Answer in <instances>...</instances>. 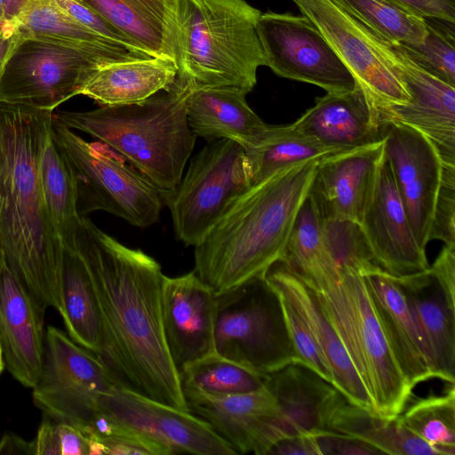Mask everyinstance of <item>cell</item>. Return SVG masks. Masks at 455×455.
Wrapping results in <instances>:
<instances>
[{
  "label": "cell",
  "instance_id": "6da1fadb",
  "mask_svg": "<svg viewBox=\"0 0 455 455\" xmlns=\"http://www.w3.org/2000/svg\"><path fill=\"white\" fill-rule=\"evenodd\" d=\"M75 249L90 274L104 328L98 357L118 387L188 411L162 323L160 264L82 216Z\"/></svg>",
  "mask_w": 455,
  "mask_h": 455
},
{
  "label": "cell",
  "instance_id": "7a4b0ae2",
  "mask_svg": "<svg viewBox=\"0 0 455 455\" xmlns=\"http://www.w3.org/2000/svg\"><path fill=\"white\" fill-rule=\"evenodd\" d=\"M51 112L0 102V244L39 306L60 313L63 245L38 171L41 130Z\"/></svg>",
  "mask_w": 455,
  "mask_h": 455
},
{
  "label": "cell",
  "instance_id": "3957f363",
  "mask_svg": "<svg viewBox=\"0 0 455 455\" xmlns=\"http://www.w3.org/2000/svg\"><path fill=\"white\" fill-rule=\"evenodd\" d=\"M319 159L285 167L248 188L195 246L194 271L215 293L263 276L280 261Z\"/></svg>",
  "mask_w": 455,
  "mask_h": 455
},
{
  "label": "cell",
  "instance_id": "277c9868",
  "mask_svg": "<svg viewBox=\"0 0 455 455\" xmlns=\"http://www.w3.org/2000/svg\"><path fill=\"white\" fill-rule=\"evenodd\" d=\"M175 64L171 90L229 88L249 93L265 59L261 12L246 0H174Z\"/></svg>",
  "mask_w": 455,
  "mask_h": 455
},
{
  "label": "cell",
  "instance_id": "5b68a950",
  "mask_svg": "<svg viewBox=\"0 0 455 455\" xmlns=\"http://www.w3.org/2000/svg\"><path fill=\"white\" fill-rule=\"evenodd\" d=\"M52 120L97 139L160 193L180 183L196 140L184 98L174 91L136 104L52 113Z\"/></svg>",
  "mask_w": 455,
  "mask_h": 455
},
{
  "label": "cell",
  "instance_id": "8992f818",
  "mask_svg": "<svg viewBox=\"0 0 455 455\" xmlns=\"http://www.w3.org/2000/svg\"><path fill=\"white\" fill-rule=\"evenodd\" d=\"M312 291L367 392L373 414L398 417L412 388L384 334L365 276L341 273L327 287Z\"/></svg>",
  "mask_w": 455,
  "mask_h": 455
},
{
  "label": "cell",
  "instance_id": "52a82bcc",
  "mask_svg": "<svg viewBox=\"0 0 455 455\" xmlns=\"http://www.w3.org/2000/svg\"><path fill=\"white\" fill-rule=\"evenodd\" d=\"M214 352L259 375L299 362L280 299L265 275L216 293Z\"/></svg>",
  "mask_w": 455,
  "mask_h": 455
},
{
  "label": "cell",
  "instance_id": "ba28073f",
  "mask_svg": "<svg viewBox=\"0 0 455 455\" xmlns=\"http://www.w3.org/2000/svg\"><path fill=\"white\" fill-rule=\"evenodd\" d=\"M54 139L73 172L80 216L104 211L138 228L158 221L159 190L100 142L90 143L52 120Z\"/></svg>",
  "mask_w": 455,
  "mask_h": 455
},
{
  "label": "cell",
  "instance_id": "9c48e42d",
  "mask_svg": "<svg viewBox=\"0 0 455 455\" xmlns=\"http://www.w3.org/2000/svg\"><path fill=\"white\" fill-rule=\"evenodd\" d=\"M250 187L243 147L220 139L207 141L180 183L160 195L170 209L177 238L195 247L229 204Z\"/></svg>",
  "mask_w": 455,
  "mask_h": 455
},
{
  "label": "cell",
  "instance_id": "30bf717a",
  "mask_svg": "<svg viewBox=\"0 0 455 455\" xmlns=\"http://www.w3.org/2000/svg\"><path fill=\"white\" fill-rule=\"evenodd\" d=\"M325 38L378 112L411 96L388 61L383 40L341 0H291Z\"/></svg>",
  "mask_w": 455,
  "mask_h": 455
},
{
  "label": "cell",
  "instance_id": "8fae6325",
  "mask_svg": "<svg viewBox=\"0 0 455 455\" xmlns=\"http://www.w3.org/2000/svg\"><path fill=\"white\" fill-rule=\"evenodd\" d=\"M116 386L95 355L60 329L47 327L43 370L32 393L45 416L83 431L99 411V395Z\"/></svg>",
  "mask_w": 455,
  "mask_h": 455
},
{
  "label": "cell",
  "instance_id": "7c38bea8",
  "mask_svg": "<svg viewBox=\"0 0 455 455\" xmlns=\"http://www.w3.org/2000/svg\"><path fill=\"white\" fill-rule=\"evenodd\" d=\"M103 63L77 50L24 36L0 81V102L52 111L80 90Z\"/></svg>",
  "mask_w": 455,
  "mask_h": 455
},
{
  "label": "cell",
  "instance_id": "4fadbf2b",
  "mask_svg": "<svg viewBox=\"0 0 455 455\" xmlns=\"http://www.w3.org/2000/svg\"><path fill=\"white\" fill-rule=\"evenodd\" d=\"M265 66L278 76L319 86L327 92L355 90L350 71L303 15L261 12L256 25Z\"/></svg>",
  "mask_w": 455,
  "mask_h": 455
},
{
  "label": "cell",
  "instance_id": "5bb4252c",
  "mask_svg": "<svg viewBox=\"0 0 455 455\" xmlns=\"http://www.w3.org/2000/svg\"><path fill=\"white\" fill-rule=\"evenodd\" d=\"M98 409L116 422L167 447L172 454H235L201 418L118 386L99 395Z\"/></svg>",
  "mask_w": 455,
  "mask_h": 455
},
{
  "label": "cell",
  "instance_id": "9a60e30c",
  "mask_svg": "<svg viewBox=\"0 0 455 455\" xmlns=\"http://www.w3.org/2000/svg\"><path fill=\"white\" fill-rule=\"evenodd\" d=\"M386 56L406 87L411 100L379 112L382 123L412 128L427 137L445 165H455V87L435 76L405 52L384 38Z\"/></svg>",
  "mask_w": 455,
  "mask_h": 455
},
{
  "label": "cell",
  "instance_id": "2e32d148",
  "mask_svg": "<svg viewBox=\"0 0 455 455\" xmlns=\"http://www.w3.org/2000/svg\"><path fill=\"white\" fill-rule=\"evenodd\" d=\"M382 138L384 156L413 234L426 250L444 164L434 144L412 128L385 122Z\"/></svg>",
  "mask_w": 455,
  "mask_h": 455
},
{
  "label": "cell",
  "instance_id": "e0dca14e",
  "mask_svg": "<svg viewBox=\"0 0 455 455\" xmlns=\"http://www.w3.org/2000/svg\"><path fill=\"white\" fill-rule=\"evenodd\" d=\"M383 158V139L320 158L308 192L319 218L360 224Z\"/></svg>",
  "mask_w": 455,
  "mask_h": 455
},
{
  "label": "cell",
  "instance_id": "ac0fdd59",
  "mask_svg": "<svg viewBox=\"0 0 455 455\" xmlns=\"http://www.w3.org/2000/svg\"><path fill=\"white\" fill-rule=\"evenodd\" d=\"M161 301L164 339L178 372L214 353L216 293L195 271L164 275Z\"/></svg>",
  "mask_w": 455,
  "mask_h": 455
},
{
  "label": "cell",
  "instance_id": "d6986e66",
  "mask_svg": "<svg viewBox=\"0 0 455 455\" xmlns=\"http://www.w3.org/2000/svg\"><path fill=\"white\" fill-rule=\"evenodd\" d=\"M359 225L375 262L387 274L402 276L429 267L426 250L413 234L385 156Z\"/></svg>",
  "mask_w": 455,
  "mask_h": 455
},
{
  "label": "cell",
  "instance_id": "ffe728a7",
  "mask_svg": "<svg viewBox=\"0 0 455 455\" xmlns=\"http://www.w3.org/2000/svg\"><path fill=\"white\" fill-rule=\"evenodd\" d=\"M44 310L6 265L0 276V345L4 363L23 386L33 388L44 365Z\"/></svg>",
  "mask_w": 455,
  "mask_h": 455
},
{
  "label": "cell",
  "instance_id": "44dd1931",
  "mask_svg": "<svg viewBox=\"0 0 455 455\" xmlns=\"http://www.w3.org/2000/svg\"><path fill=\"white\" fill-rule=\"evenodd\" d=\"M265 387L277 406L273 421L275 444L284 438L327 431L328 417L341 394L299 362L265 375Z\"/></svg>",
  "mask_w": 455,
  "mask_h": 455
},
{
  "label": "cell",
  "instance_id": "7402d4cb",
  "mask_svg": "<svg viewBox=\"0 0 455 455\" xmlns=\"http://www.w3.org/2000/svg\"><path fill=\"white\" fill-rule=\"evenodd\" d=\"M189 412L205 420L235 454L267 455L274 445V396L264 387L223 397H188Z\"/></svg>",
  "mask_w": 455,
  "mask_h": 455
},
{
  "label": "cell",
  "instance_id": "603a6c76",
  "mask_svg": "<svg viewBox=\"0 0 455 455\" xmlns=\"http://www.w3.org/2000/svg\"><path fill=\"white\" fill-rule=\"evenodd\" d=\"M265 278L304 321L331 370L333 386L350 403L373 414L367 392L315 292L280 262L267 270Z\"/></svg>",
  "mask_w": 455,
  "mask_h": 455
},
{
  "label": "cell",
  "instance_id": "cb8c5ba5",
  "mask_svg": "<svg viewBox=\"0 0 455 455\" xmlns=\"http://www.w3.org/2000/svg\"><path fill=\"white\" fill-rule=\"evenodd\" d=\"M293 124L323 146L350 149L381 140L379 114L362 89L327 92Z\"/></svg>",
  "mask_w": 455,
  "mask_h": 455
},
{
  "label": "cell",
  "instance_id": "d4e9b609",
  "mask_svg": "<svg viewBox=\"0 0 455 455\" xmlns=\"http://www.w3.org/2000/svg\"><path fill=\"white\" fill-rule=\"evenodd\" d=\"M423 338L435 378L455 382V305L429 268L395 276Z\"/></svg>",
  "mask_w": 455,
  "mask_h": 455
},
{
  "label": "cell",
  "instance_id": "484cf974",
  "mask_svg": "<svg viewBox=\"0 0 455 455\" xmlns=\"http://www.w3.org/2000/svg\"><path fill=\"white\" fill-rule=\"evenodd\" d=\"M364 276L384 334L410 387L434 379L423 338L395 276L382 269Z\"/></svg>",
  "mask_w": 455,
  "mask_h": 455
},
{
  "label": "cell",
  "instance_id": "4316f807",
  "mask_svg": "<svg viewBox=\"0 0 455 455\" xmlns=\"http://www.w3.org/2000/svg\"><path fill=\"white\" fill-rule=\"evenodd\" d=\"M173 91V90H170ZM188 123L193 132L207 141L234 140L245 148L266 128L249 107L246 93L229 88H202L184 92Z\"/></svg>",
  "mask_w": 455,
  "mask_h": 455
},
{
  "label": "cell",
  "instance_id": "83f0119b",
  "mask_svg": "<svg viewBox=\"0 0 455 455\" xmlns=\"http://www.w3.org/2000/svg\"><path fill=\"white\" fill-rule=\"evenodd\" d=\"M177 76L174 61L157 58H137L100 66L84 83L79 95L101 107L136 104L160 92H169Z\"/></svg>",
  "mask_w": 455,
  "mask_h": 455
},
{
  "label": "cell",
  "instance_id": "f1b7e54d",
  "mask_svg": "<svg viewBox=\"0 0 455 455\" xmlns=\"http://www.w3.org/2000/svg\"><path fill=\"white\" fill-rule=\"evenodd\" d=\"M151 57L175 62L174 0H79Z\"/></svg>",
  "mask_w": 455,
  "mask_h": 455
},
{
  "label": "cell",
  "instance_id": "f546056e",
  "mask_svg": "<svg viewBox=\"0 0 455 455\" xmlns=\"http://www.w3.org/2000/svg\"><path fill=\"white\" fill-rule=\"evenodd\" d=\"M15 22L24 36L80 51L103 63L148 58L83 25L55 0H29Z\"/></svg>",
  "mask_w": 455,
  "mask_h": 455
},
{
  "label": "cell",
  "instance_id": "4dcf8cb0",
  "mask_svg": "<svg viewBox=\"0 0 455 455\" xmlns=\"http://www.w3.org/2000/svg\"><path fill=\"white\" fill-rule=\"evenodd\" d=\"M52 113L43 124L39 139L38 171L44 197L63 248L75 249L81 220L77 191L71 168L52 132Z\"/></svg>",
  "mask_w": 455,
  "mask_h": 455
},
{
  "label": "cell",
  "instance_id": "1f68e13d",
  "mask_svg": "<svg viewBox=\"0 0 455 455\" xmlns=\"http://www.w3.org/2000/svg\"><path fill=\"white\" fill-rule=\"evenodd\" d=\"M68 336L99 357L104 348V328L94 287L76 249L63 248L61 309Z\"/></svg>",
  "mask_w": 455,
  "mask_h": 455
},
{
  "label": "cell",
  "instance_id": "d6a6232c",
  "mask_svg": "<svg viewBox=\"0 0 455 455\" xmlns=\"http://www.w3.org/2000/svg\"><path fill=\"white\" fill-rule=\"evenodd\" d=\"M326 429L363 441L381 454L441 455L439 451L403 427L398 417H377L353 404L342 394L330 412Z\"/></svg>",
  "mask_w": 455,
  "mask_h": 455
},
{
  "label": "cell",
  "instance_id": "836d02e7",
  "mask_svg": "<svg viewBox=\"0 0 455 455\" xmlns=\"http://www.w3.org/2000/svg\"><path fill=\"white\" fill-rule=\"evenodd\" d=\"M279 262L314 291L327 287L339 277L323 239L321 220L308 196Z\"/></svg>",
  "mask_w": 455,
  "mask_h": 455
},
{
  "label": "cell",
  "instance_id": "e575fe53",
  "mask_svg": "<svg viewBox=\"0 0 455 455\" xmlns=\"http://www.w3.org/2000/svg\"><path fill=\"white\" fill-rule=\"evenodd\" d=\"M243 148L250 186L285 167L341 151L323 146L293 124H267L255 140Z\"/></svg>",
  "mask_w": 455,
  "mask_h": 455
},
{
  "label": "cell",
  "instance_id": "d590c367",
  "mask_svg": "<svg viewBox=\"0 0 455 455\" xmlns=\"http://www.w3.org/2000/svg\"><path fill=\"white\" fill-rule=\"evenodd\" d=\"M184 398L223 397L257 391L265 387L259 375L215 352L179 372Z\"/></svg>",
  "mask_w": 455,
  "mask_h": 455
},
{
  "label": "cell",
  "instance_id": "8d00e7d4",
  "mask_svg": "<svg viewBox=\"0 0 455 455\" xmlns=\"http://www.w3.org/2000/svg\"><path fill=\"white\" fill-rule=\"evenodd\" d=\"M398 419L441 455L455 454V388L443 395H432L414 402Z\"/></svg>",
  "mask_w": 455,
  "mask_h": 455
},
{
  "label": "cell",
  "instance_id": "74e56055",
  "mask_svg": "<svg viewBox=\"0 0 455 455\" xmlns=\"http://www.w3.org/2000/svg\"><path fill=\"white\" fill-rule=\"evenodd\" d=\"M365 26L382 38L400 44H417L427 36L426 19L388 0H341Z\"/></svg>",
  "mask_w": 455,
  "mask_h": 455
},
{
  "label": "cell",
  "instance_id": "f35d334b",
  "mask_svg": "<svg viewBox=\"0 0 455 455\" xmlns=\"http://www.w3.org/2000/svg\"><path fill=\"white\" fill-rule=\"evenodd\" d=\"M321 225L325 244L339 274L365 275L381 269L375 262L357 222L348 220H321Z\"/></svg>",
  "mask_w": 455,
  "mask_h": 455
},
{
  "label": "cell",
  "instance_id": "ab89813d",
  "mask_svg": "<svg viewBox=\"0 0 455 455\" xmlns=\"http://www.w3.org/2000/svg\"><path fill=\"white\" fill-rule=\"evenodd\" d=\"M427 36L421 44H401L421 68L455 87L454 23L426 19Z\"/></svg>",
  "mask_w": 455,
  "mask_h": 455
},
{
  "label": "cell",
  "instance_id": "60d3db41",
  "mask_svg": "<svg viewBox=\"0 0 455 455\" xmlns=\"http://www.w3.org/2000/svg\"><path fill=\"white\" fill-rule=\"evenodd\" d=\"M278 297L289 338L299 363L333 385L331 370L310 331L290 303L280 295Z\"/></svg>",
  "mask_w": 455,
  "mask_h": 455
},
{
  "label": "cell",
  "instance_id": "b9f144b4",
  "mask_svg": "<svg viewBox=\"0 0 455 455\" xmlns=\"http://www.w3.org/2000/svg\"><path fill=\"white\" fill-rule=\"evenodd\" d=\"M35 455H89L86 435L76 427L48 416L33 440Z\"/></svg>",
  "mask_w": 455,
  "mask_h": 455
},
{
  "label": "cell",
  "instance_id": "7bdbcfd3",
  "mask_svg": "<svg viewBox=\"0 0 455 455\" xmlns=\"http://www.w3.org/2000/svg\"><path fill=\"white\" fill-rule=\"evenodd\" d=\"M429 240H440L444 245L455 244V165H443Z\"/></svg>",
  "mask_w": 455,
  "mask_h": 455
},
{
  "label": "cell",
  "instance_id": "ee69618b",
  "mask_svg": "<svg viewBox=\"0 0 455 455\" xmlns=\"http://www.w3.org/2000/svg\"><path fill=\"white\" fill-rule=\"evenodd\" d=\"M55 1L69 15L96 33L103 36L110 41L124 46L135 53L146 57H151L137 48L122 33L79 0Z\"/></svg>",
  "mask_w": 455,
  "mask_h": 455
},
{
  "label": "cell",
  "instance_id": "f6af8a7d",
  "mask_svg": "<svg viewBox=\"0 0 455 455\" xmlns=\"http://www.w3.org/2000/svg\"><path fill=\"white\" fill-rule=\"evenodd\" d=\"M89 436V435H88ZM93 436V435H92ZM96 437V436H95ZM108 455H172V451L139 433L132 431L125 435L99 438Z\"/></svg>",
  "mask_w": 455,
  "mask_h": 455
},
{
  "label": "cell",
  "instance_id": "bcb514c9",
  "mask_svg": "<svg viewBox=\"0 0 455 455\" xmlns=\"http://www.w3.org/2000/svg\"><path fill=\"white\" fill-rule=\"evenodd\" d=\"M317 440L323 455L381 454L379 450L363 441L331 431H324L317 435Z\"/></svg>",
  "mask_w": 455,
  "mask_h": 455
},
{
  "label": "cell",
  "instance_id": "7dc6e473",
  "mask_svg": "<svg viewBox=\"0 0 455 455\" xmlns=\"http://www.w3.org/2000/svg\"><path fill=\"white\" fill-rule=\"evenodd\" d=\"M428 268L449 301L455 305V244L443 245L435 262Z\"/></svg>",
  "mask_w": 455,
  "mask_h": 455
},
{
  "label": "cell",
  "instance_id": "c3c4849f",
  "mask_svg": "<svg viewBox=\"0 0 455 455\" xmlns=\"http://www.w3.org/2000/svg\"><path fill=\"white\" fill-rule=\"evenodd\" d=\"M425 19L455 22V0H388Z\"/></svg>",
  "mask_w": 455,
  "mask_h": 455
},
{
  "label": "cell",
  "instance_id": "681fc988",
  "mask_svg": "<svg viewBox=\"0 0 455 455\" xmlns=\"http://www.w3.org/2000/svg\"><path fill=\"white\" fill-rule=\"evenodd\" d=\"M268 454L275 455H323L317 435H299L276 443Z\"/></svg>",
  "mask_w": 455,
  "mask_h": 455
},
{
  "label": "cell",
  "instance_id": "f907efd6",
  "mask_svg": "<svg viewBox=\"0 0 455 455\" xmlns=\"http://www.w3.org/2000/svg\"><path fill=\"white\" fill-rule=\"evenodd\" d=\"M22 37V33L16 22L4 20L0 22V81L6 63Z\"/></svg>",
  "mask_w": 455,
  "mask_h": 455
},
{
  "label": "cell",
  "instance_id": "816d5d0a",
  "mask_svg": "<svg viewBox=\"0 0 455 455\" xmlns=\"http://www.w3.org/2000/svg\"><path fill=\"white\" fill-rule=\"evenodd\" d=\"M0 454L35 455L33 441H26L20 436L6 433L0 440Z\"/></svg>",
  "mask_w": 455,
  "mask_h": 455
},
{
  "label": "cell",
  "instance_id": "f5cc1de1",
  "mask_svg": "<svg viewBox=\"0 0 455 455\" xmlns=\"http://www.w3.org/2000/svg\"><path fill=\"white\" fill-rule=\"evenodd\" d=\"M29 0H4L6 20L15 22Z\"/></svg>",
  "mask_w": 455,
  "mask_h": 455
},
{
  "label": "cell",
  "instance_id": "db71d44e",
  "mask_svg": "<svg viewBox=\"0 0 455 455\" xmlns=\"http://www.w3.org/2000/svg\"><path fill=\"white\" fill-rule=\"evenodd\" d=\"M7 265L6 256L3 247L0 244V276Z\"/></svg>",
  "mask_w": 455,
  "mask_h": 455
},
{
  "label": "cell",
  "instance_id": "11a10c76",
  "mask_svg": "<svg viewBox=\"0 0 455 455\" xmlns=\"http://www.w3.org/2000/svg\"><path fill=\"white\" fill-rule=\"evenodd\" d=\"M6 20L4 0H0V22Z\"/></svg>",
  "mask_w": 455,
  "mask_h": 455
},
{
  "label": "cell",
  "instance_id": "9f6ffc18",
  "mask_svg": "<svg viewBox=\"0 0 455 455\" xmlns=\"http://www.w3.org/2000/svg\"><path fill=\"white\" fill-rule=\"evenodd\" d=\"M4 356H3V351H2V348L0 346V374L4 370Z\"/></svg>",
  "mask_w": 455,
  "mask_h": 455
},
{
  "label": "cell",
  "instance_id": "6f0895ef",
  "mask_svg": "<svg viewBox=\"0 0 455 455\" xmlns=\"http://www.w3.org/2000/svg\"><path fill=\"white\" fill-rule=\"evenodd\" d=\"M1 346V345H0Z\"/></svg>",
  "mask_w": 455,
  "mask_h": 455
}]
</instances>
